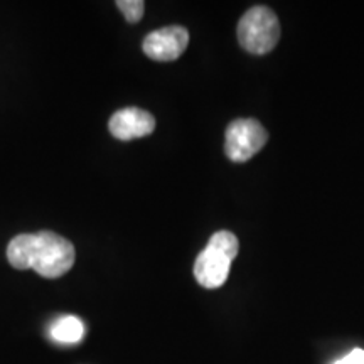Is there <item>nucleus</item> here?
<instances>
[{
  "label": "nucleus",
  "mask_w": 364,
  "mask_h": 364,
  "mask_svg": "<svg viewBox=\"0 0 364 364\" xmlns=\"http://www.w3.org/2000/svg\"><path fill=\"white\" fill-rule=\"evenodd\" d=\"M76 252L70 240L53 231L19 235L7 247V260L17 270L33 268L44 279H59L75 265Z\"/></svg>",
  "instance_id": "obj_1"
},
{
  "label": "nucleus",
  "mask_w": 364,
  "mask_h": 364,
  "mask_svg": "<svg viewBox=\"0 0 364 364\" xmlns=\"http://www.w3.org/2000/svg\"><path fill=\"white\" fill-rule=\"evenodd\" d=\"M240 250L238 238L230 231H218L194 262V277L204 289L215 290L226 284L231 263Z\"/></svg>",
  "instance_id": "obj_2"
},
{
  "label": "nucleus",
  "mask_w": 364,
  "mask_h": 364,
  "mask_svg": "<svg viewBox=\"0 0 364 364\" xmlns=\"http://www.w3.org/2000/svg\"><path fill=\"white\" fill-rule=\"evenodd\" d=\"M280 22L270 7L255 6L243 14L238 24V41L245 51L267 54L280 41Z\"/></svg>",
  "instance_id": "obj_3"
},
{
  "label": "nucleus",
  "mask_w": 364,
  "mask_h": 364,
  "mask_svg": "<svg viewBox=\"0 0 364 364\" xmlns=\"http://www.w3.org/2000/svg\"><path fill=\"white\" fill-rule=\"evenodd\" d=\"M268 134L255 118H238L226 129V156L233 162H247L263 149Z\"/></svg>",
  "instance_id": "obj_4"
},
{
  "label": "nucleus",
  "mask_w": 364,
  "mask_h": 364,
  "mask_svg": "<svg viewBox=\"0 0 364 364\" xmlns=\"http://www.w3.org/2000/svg\"><path fill=\"white\" fill-rule=\"evenodd\" d=\"M189 44V33L182 26H167L154 31L144 39L145 56L154 61H176Z\"/></svg>",
  "instance_id": "obj_5"
},
{
  "label": "nucleus",
  "mask_w": 364,
  "mask_h": 364,
  "mask_svg": "<svg viewBox=\"0 0 364 364\" xmlns=\"http://www.w3.org/2000/svg\"><path fill=\"white\" fill-rule=\"evenodd\" d=\"M108 129L115 139L129 142V140L142 139L152 134L156 130V118L142 108L129 107L113 113Z\"/></svg>",
  "instance_id": "obj_6"
},
{
  "label": "nucleus",
  "mask_w": 364,
  "mask_h": 364,
  "mask_svg": "<svg viewBox=\"0 0 364 364\" xmlns=\"http://www.w3.org/2000/svg\"><path fill=\"white\" fill-rule=\"evenodd\" d=\"M85 326L81 318L65 316L51 326V338L59 344H76L83 339Z\"/></svg>",
  "instance_id": "obj_7"
},
{
  "label": "nucleus",
  "mask_w": 364,
  "mask_h": 364,
  "mask_svg": "<svg viewBox=\"0 0 364 364\" xmlns=\"http://www.w3.org/2000/svg\"><path fill=\"white\" fill-rule=\"evenodd\" d=\"M117 7L120 9V12L124 14L125 19L130 24H135V22L142 19L145 12V4L142 0H118Z\"/></svg>",
  "instance_id": "obj_8"
},
{
  "label": "nucleus",
  "mask_w": 364,
  "mask_h": 364,
  "mask_svg": "<svg viewBox=\"0 0 364 364\" xmlns=\"http://www.w3.org/2000/svg\"><path fill=\"white\" fill-rule=\"evenodd\" d=\"M334 364H364V349H354L348 356L339 359Z\"/></svg>",
  "instance_id": "obj_9"
}]
</instances>
